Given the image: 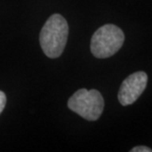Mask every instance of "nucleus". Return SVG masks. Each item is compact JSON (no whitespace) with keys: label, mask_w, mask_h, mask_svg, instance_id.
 <instances>
[{"label":"nucleus","mask_w":152,"mask_h":152,"mask_svg":"<svg viewBox=\"0 0 152 152\" xmlns=\"http://www.w3.org/2000/svg\"><path fill=\"white\" fill-rule=\"evenodd\" d=\"M69 36V26L60 14H53L45 22L39 35V43L43 53L50 59L62 54Z\"/></svg>","instance_id":"nucleus-1"},{"label":"nucleus","mask_w":152,"mask_h":152,"mask_svg":"<svg viewBox=\"0 0 152 152\" xmlns=\"http://www.w3.org/2000/svg\"><path fill=\"white\" fill-rule=\"evenodd\" d=\"M125 41V35L119 27L112 24L100 27L90 42L91 53L97 59H107L117 53Z\"/></svg>","instance_id":"nucleus-2"},{"label":"nucleus","mask_w":152,"mask_h":152,"mask_svg":"<svg viewBox=\"0 0 152 152\" xmlns=\"http://www.w3.org/2000/svg\"><path fill=\"white\" fill-rule=\"evenodd\" d=\"M68 107L86 121H96L103 113L104 100L97 90L80 89L69 99Z\"/></svg>","instance_id":"nucleus-3"},{"label":"nucleus","mask_w":152,"mask_h":152,"mask_svg":"<svg viewBox=\"0 0 152 152\" xmlns=\"http://www.w3.org/2000/svg\"><path fill=\"white\" fill-rule=\"evenodd\" d=\"M147 79V74L143 71H137L127 77L123 81L118 93L121 105L128 106L137 101L146 88Z\"/></svg>","instance_id":"nucleus-4"},{"label":"nucleus","mask_w":152,"mask_h":152,"mask_svg":"<svg viewBox=\"0 0 152 152\" xmlns=\"http://www.w3.org/2000/svg\"><path fill=\"white\" fill-rule=\"evenodd\" d=\"M6 95L5 93H3L2 91H0V114L2 113V111L4 110L5 108V105H6Z\"/></svg>","instance_id":"nucleus-5"},{"label":"nucleus","mask_w":152,"mask_h":152,"mask_svg":"<svg viewBox=\"0 0 152 152\" xmlns=\"http://www.w3.org/2000/svg\"><path fill=\"white\" fill-rule=\"evenodd\" d=\"M130 151L131 152H152V149L146 146H135Z\"/></svg>","instance_id":"nucleus-6"}]
</instances>
